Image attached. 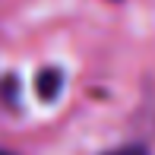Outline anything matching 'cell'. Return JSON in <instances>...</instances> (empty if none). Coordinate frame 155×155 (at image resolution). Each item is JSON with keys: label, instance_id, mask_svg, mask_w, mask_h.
<instances>
[{"label": "cell", "instance_id": "obj_1", "mask_svg": "<svg viewBox=\"0 0 155 155\" xmlns=\"http://www.w3.org/2000/svg\"><path fill=\"white\" fill-rule=\"evenodd\" d=\"M108 155H146V149H143V146H124V149L108 152Z\"/></svg>", "mask_w": 155, "mask_h": 155}, {"label": "cell", "instance_id": "obj_2", "mask_svg": "<svg viewBox=\"0 0 155 155\" xmlns=\"http://www.w3.org/2000/svg\"><path fill=\"white\" fill-rule=\"evenodd\" d=\"M0 155H13V152H6V149H0Z\"/></svg>", "mask_w": 155, "mask_h": 155}]
</instances>
